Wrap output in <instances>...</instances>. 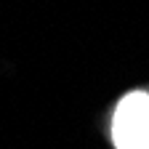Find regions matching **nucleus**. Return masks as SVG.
Masks as SVG:
<instances>
[{
    "instance_id": "obj_1",
    "label": "nucleus",
    "mask_w": 149,
    "mask_h": 149,
    "mask_svg": "<svg viewBox=\"0 0 149 149\" xmlns=\"http://www.w3.org/2000/svg\"><path fill=\"white\" fill-rule=\"evenodd\" d=\"M109 149H149V83L123 91L104 112Z\"/></svg>"
}]
</instances>
